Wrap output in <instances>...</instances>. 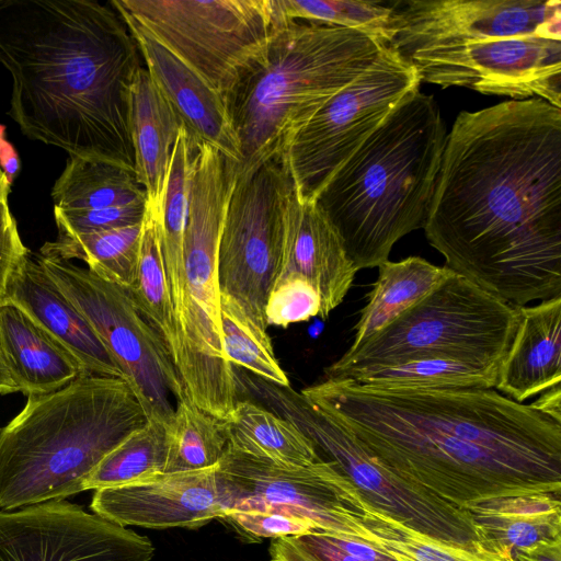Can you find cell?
Instances as JSON below:
<instances>
[{"label": "cell", "instance_id": "52a82bcc", "mask_svg": "<svg viewBox=\"0 0 561 561\" xmlns=\"http://www.w3.org/2000/svg\"><path fill=\"white\" fill-rule=\"evenodd\" d=\"M382 46L360 31L286 21L225 96L241 153L234 178L279 159L291 137L368 69Z\"/></svg>", "mask_w": 561, "mask_h": 561}, {"label": "cell", "instance_id": "44dd1931", "mask_svg": "<svg viewBox=\"0 0 561 561\" xmlns=\"http://www.w3.org/2000/svg\"><path fill=\"white\" fill-rule=\"evenodd\" d=\"M494 389L524 403L561 385V296L522 306Z\"/></svg>", "mask_w": 561, "mask_h": 561}, {"label": "cell", "instance_id": "4fadbf2b", "mask_svg": "<svg viewBox=\"0 0 561 561\" xmlns=\"http://www.w3.org/2000/svg\"><path fill=\"white\" fill-rule=\"evenodd\" d=\"M244 385L268 409L293 422L381 513L422 534L455 542L476 540L466 508L442 500L392 473L369 456L356 439L290 387H278L256 376Z\"/></svg>", "mask_w": 561, "mask_h": 561}, {"label": "cell", "instance_id": "836d02e7", "mask_svg": "<svg viewBox=\"0 0 561 561\" xmlns=\"http://www.w3.org/2000/svg\"><path fill=\"white\" fill-rule=\"evenodd\" d=\"M168 451L167 426L148 420L100 462L88 479L85 491L123 485L164 473Z\"/></svg>", "mask_w": 561, "mask_h": 561}, {"label": "cell", "instance_id": "8fae6325", "mask_svg": "<svg viewBox=\"0 0 561 561\" xmlns=\"http://www.w3.org/2000/svg\"><path fill=\"white\" fill-rule=\"evenodd\" d=\"M34 257L96 333L147 419L167 426L185 396L184 386L165 344L129 290L71 261L39 253Z\"/></svg>", "mask_w": 561, "mask_h": 561}, {"label": "cell", "instance_id": "2e32d148", "mask_svg": "<svg viewBox=\"0 0 561 561\" xmlns=\"http://www.w3.org/2000/svg\"><path fill=\"white\" fill-rule=\"evenodd\" d=\"M151 540L65 500L0 510V561H150Z\"/></svg>", "mask_w": 561, "mask_h": 561}, {"label": "cell", "instance_id": "7dc6e473", "mask_svg": "<svg viewBox=\"0 0 561 561\" xmlns=\"http://www.w3.org/2000/svg\"><path fill=\"white\" fill-rule=\"evenodd\" d=\"M19 392V388L11 377L0 350V394Z\"/></svg>", "mask_w": 561, "mask_h": 561}, {"label": "cell", "instance_id": "277c9868", "mask_svg": "<svg viewBox=\"0 0 561 561\" xmlns=\"http://www.w3.org/2000/svg\"><path fill=\"white\" fill-rule=\"evenodd\" d=\"M386 46L421 82L561 108L559 0H407Z\"/></svg>", "mask_w": 561, "mask_h": 561}, {"label": "cell", "instance_id": "b9f144b4", "mask_svg": "<svg viewBox=\"0 0 561 561\" xmlns=\"http://www.w3.org/2000/svg\"><path fill=\"white\" fill-rule=\"evenodd\" d=\"M268 552L271 561H321L295 538L272 539Z\"/></svg>", "mask_w": 561, "mask_h": 561}, {"label": "cell", "instance_id": "74e56055", "mask_svg": "<svg viewBox=\"0 0 561 561\" xmlns=\"http://www.w3.org/2000/svg\"><path fill=\"white\" fill-rule=\"evenodd\" d=\"M220 519L252 541L263 538H298L321 531L308 519L270 510H229Z\"/></svg>", "mask_w": 561, "mask_h": 561}, {"label": "cell", "instance_id": "7402d4cb", "mask_svg": "<svg viewBox=\"0 0 561 561\" xmlns=\"http://www.w3.org/2000/svg\"><path fill=\"white\" fill-rule=\"evenodd\" d=\"M0 350L19 392L42 396L88 375L76 357L18 307L0 305Z\"/></svg>", "mask_w": 561, "mask_h": 561}, {"label": "cell", "instance_id": "ba28073f", "mask_svg": "<svg viewBox=\"0 0 561 561\" xmlns=\"http://www.w3.org/2000/svg\"><path fill=\"white\" fill-rule=\"evenodd\" d=\"M234 163L209 145L193 158L183 238L181 298L175 309L176 370L185 394L203 411L227 421L239 400L227 359L220 318L217 253Z\"/></svg>", "mask_w": 561, "mask_h": 561}, {"label": "cell", "instance_id": "d4e9b609", "mask_svg": "<svg viewBox=\"0 0 561 561\" xmlns=\"http://www.w3.org/2000/svg\"><path fill=\"white\" fill-rule=\"evenodd\" d=\"M377 267V279L367 294L347 351L359 347L454 273L421 256L396 262L387 260Z\"/></svg>", "mask_w": 561, "mask_h": 561}, {"label": "cell", "instance_id": "e0dca14e", "mask_svg": "<svg viewBox=\"0 0 561 561\" xmlns=\"http://www.w3.org/2000/svg\"><path fill=\"white\" fill-rule=\"evenodd\" d=\"M92 512L121 526L199 528L227 511L218 466L94 490Z\"/></svg>", "mask_w": 561, "mask_h": 561}, {"label": "cell", "instance_id": "5b68a950", "mask_svg": "<svg viewBox=\"0 0 561 561\" xmlns=\"http://www.w3.org/2000/svg\"><path fill=\"white\" fill-rule=\"evenodd\" d=\"M447 134L435 99L416 90L316 197L357 271L389 260L397 241L424 228Z\"/></svg>", "mask_w": 561, "mask_h": 561}, {"label": "cell", "instance_id": "d6a6232c", "mask_svg": "<svg viewBox=\"0 0 561 561\" xmlns=\"http://www.w3.org/2000/svg\"><path fill=\"white\" fill-rule=\"evenodd\" d=\"M167 435L164 473L214 468L228 449L224 421L199 409L186 394L175 404Z\"/></svg>", "mask_w": 561, "mask_h": 561}, {"label": "cell", "instance_id": "d590c367", "mask_svg": "<svg viewBox=\"0 0 561 561\" xmlns=\"http://www.w3.org/2000/svg\"><path fill=\"white\" fill-rule=\"evenodd\" d=\"M286 20H304L364 32L381 45L392 33L393 5L364 0H277Z\"/></svg>", "mask_w": 561, "mask_h": 561}, {"label": "cell", "instance_id": "f546056e", "mask_svg": "<svg viewBox=\"0 0 561 561\" xmlns=\"http://www.w3.org/2000/svg\"><path fill=\"white\" fill-rule=\"evenodd\" d=\"M159 210L147 203L142 220L138 270L136 279L128 290L142 316L162 339L175 365L180 343L161 252Z\"/></svg>", "mask_w": 561, "mask_h": 561}, {"label": "cell", "instance_id": "83f0119b", "mask_svg": "<svg viewBox=\"0 0 561 561\" xmlns=\"http://www.w3.org/2000/svg\"><path fill=\"white\" fill-rule=\"evenodd\" d=\"M54 209L85 211L147 198L134 172L104 161L69 156L51 188Z\"/></svg>", "mask_w": 561, "mask_h": 561}, {"label": "cell", "instance_id": "603a6c76", "mask_svg": "<svg viewBox=\"0 0 561 561\" xmlns=\"http://www.w3.org/2000/svg\"><path fill=\"white\" fill-rule=\"evenodd\" d=\"M182 129L176 115L141 67L131 90L130 135L135 175L147 203L161 208L171 154Z\"/></svg>", "mask_w": 561, "mask_h": 561}, {"label": "cell", "instance_id": "ab89813d", "mask_svg": "<svg viewBox=\"0 0 561 561\" xmlns=\"http://www.w3.org/2000/svg\"><path fill=\"white\" fill-rule=\"evenodd\" d=\"M10 192L0 195V305L15 266L31 253L23 244L18 225L9 207Z\"/></svg>", "mask_w": 561, "mask_h": 561}, {"label": "cell", "instance_id": "f35d334b", "mask_svg": "<svg viewBox=\"0 0 561 561\" xmlns=\"http://www.w3.org/2000/svg\"><path fill=\"white\" fill-rule=\"evenodd\" d=\"M146 208L147 198H142L124 205L85 211L54 209V217L58 237H75L141 224Z\"/></svg>", "mask_w": 561, "mask_h": 561}, {"label": "cell", "instance_id": "8d00e7d4", "mask_svg": "<svg viewBox=\"0 0 561 561\" xmlns=\"http://www.w3.org/2000/svg\"><path fill=\"white\" fill-rule=\"evenodd\" d=\"M320 310L321 298L311 282L290 274L274 282L264 312L267 327L287 328L319 316Z\"/></svg>", "mask_w": 561, "mask_h": 561}, {"label": "cell", "instance_id": "681fc988", "mask_svg": "<svg viewBox=\"0 0 561 561\" xmlns=\"http://www.w3.org/2000/svg\"><path fill=\"white\" fill-rule=\"evenodd\" d=\"M3 175H5V174H4V173L2 172V170L0 169V179H1Z\"/></svg>", "mask_w": 561, "mask_h": 561}, {"label": "cell", "instance_id": "bcb514c9", "mask_svg": "<svg viewBox=\"0 0 561 561\" xmlns=\"http://www.w3.org/2000/svg\"><path fill=\"white\" fill-rule=\"evenodd\" d=\"M533 403L540 411L561 421V385L542 392Z\"/></svg>", "mask_w": 561, "mask_h": 561}, {"label": "cell", "instance_id": "8992f818", "mask_svg": "<svg viewBox=\"0 0 561 561\" xmlns=\"http://www.w3.org/2000/svg\"><path fill=\"white\" fill-rule=\"evenodd\" d=\"M148 421L121 378L82 375L42 396L0 430V510L85 491L100 462Z\"/></svg>", "mask_w": 561, "mask_h": 561}, {"label": "cell", "instance_id": "f6af8a7d", "mask_svg": "<svg viewBox=\"0 0 561 561\" xmlns=\"http://www.w3.org/2000/svg\"><path fill=\"white\" fill-rule=\"evenodd\" d=\"M0 169L10 183L20 169L19 156L13 146L7 140L2 125H0Z\"/></svg>", "mask_w": 561, "mask_h": 561}, {"label": "cell", "instance_id": "6da1fadb", "mask_svg": "<svg viewBox=\"0 0 561 561\" xmlns=\"http://www.w3.org/2000/svg\"><path fill=\"white\" fill-rule=\"evenodd\" d=\"M423 229L447 268L507 304L561 296V108L460 112Z\"/></svg>", "mask_w": 561, "mask_h": 561}, {"label": "cell", "instance_id": "7bdbcfd3", "mask_svg": "<svg viewBox=\"0 0 561 561\" xmlns=\"http://www.w3.org/2000/svg\"><path fill=\"white\" fill-rule=\"evenodd\" d=\"M330 541L362 561H393L374 546L347 537L325 533Z\"/></svg>", "mask_w": 561, "mask_h": 561}, {"label": "cell", "instance_id": "d6986e66", "mask_svg": "<svg viewBox=\"0 0 561 561\" xmlns=\"http://www.w3.org/2000/svg\"><path fill=\"white\" fill-rule=\"evenodd\" d=\"M356 273L337 231L321 208L314 201L298 199L293 188L275 280L290 274L310 280L320 295L319 317L324 320L343 302Z\"/></svg>", "mask_w": 561, "mask_h": 561}, {"label": "cell", "instance_id": "e575fe53", "mask_svg": "<svg viewBox=\"0 0 561 561\" xmlns=\"http://www.w3.org/2000/svg\"><path fill=\"white\" fill-rule=\"evenodd\" d=\"M224 348L229 363L278 387H290L267 334L233 298L220 294Z\"/></svg>", "mask_w": 561, "mask_h": 561}, {"label": "cell", "instance_id": "ac0fdd59", "mask_svg": "<svg viewBox=\"0 0 561 561\" xmlns=\"http://www.w3.org/2000/svg\"><path fill=\"white\" fill-rule=\"evenodd\" d=\"M119 16L133 36L151 80L192 144L195 147L211 146L237 167L241 158L240 146L225 98L141 25L130 18Z\"/></svg>", "mask_w": 561, "mask_h": 561}, {"label": "cell", "instance_id": "60d3db41", "mask_svg": "<svg viewBox=\"0 0 561 561\" xmlns=\"http://www.w3.org/2000/svg\"><path fill=\"white\" fill-rule=\"evenodd\" d=\"M295 539L321 561H362L333 545L324 531L311 533Z\"/></svg>", "mask_w": 561, "mask_h": 561}, {"label": "cell", "instance_id": "3957f363", "mask_svg": "<svg viewBox=\"0 0 561 561\" xmlns=\"http://www.w3.org/2000/svg\"><path fill=\"white\" fill-rule=\"evenodd\" d=\"M140 61L110 3L0 0L8 115L32 140L135 173L130 103Z\"/></svg>", "mask_w": 561, "mask_h": 561}, {"label": "cell", "instance_id": "4316f807", "mask_svg": "<svg viewBox=\"0 0 561 561\" xmlns=\"http://www.w3.org/2000/svg\"><path fill=\"white\" fill-rule=\"evenodd\" d=\"M363 512L364 524L374 537L373 546L393 561H516L508 547L483 539H438L381 513L365 500Z\"/></svg>", "mask_w": 561, "mask_h": 561}, {"label": "cell", "instance_id": "c3c4849f", "mask_svg": "<svg viewBox=\"0 0 561 561\" xmlns=\"http://www.w3.org/2000/svg\"><path fill=\"white\" fill-rule=\"evenodd\" d=\"M10 182L5 175L0 179V195L10 192Z\"/></svg>", "mask_w": 561, "mask_h": 561}, {"label": "cell", "instance_id": "4dcf8cb0", "mask_svg": "<svg viewBox=\"0 0 561 561\" xmlns=\"http://www.w3.org/2000/svg\"><path fill=\"white\" fill-rule=\"evenodd\" d=\"M497 370L443 358H422L396 365L353 369L332 379H351L374 388H494Z\"/></svg>", "mask_w": 561, "mask_h": 561}, {"label": "cell", "instance_id": "cb8c5ba5", "mask_svg": "<svg viewBox=\"0 0 561 561\" xmlns=\"http://www.w3.org/2000/svg\"><path fill=\"white\" fill-rule=\"evenodd\" d=\"M477 539L491 540L513 552L561 538L559 494L530 493L469 503Z\"/></svg>", "mask_w": 561, "mask_h": 561}, {"label": "cell", "instance_id": "9c48e42d", "mask_svg": "<svg viewBox=\"0 0 561 561\" xmlns=\"http://www.w3.org/2000/svg\"><path fill=\"white\" fill-rule=\"evenodd\" d=\"M518 321L517 306L453 273L359 347L325 367L324 378L422 358L451 359L499 371Z\"/></svg>", "mask_w": 561, "mask_h": 561}, {"label": "cell", "instance_id": "ffe728a7", "mask_svg": "<svg viewBox=\"0 0 561 561\" xmlns=\"http://www.w3.org/2000/svg\"><path fill=\"white\" fill-rule=\"evenodd\" d=\"M66 347L88 375L124 379L123 373L82 314L60 293L30 253L14 268L4 301Z\"/></svg>", "mask_w": 561, "mask_h": 561}, {"label": "cell", "instance_id": "30bf717a", "mask_svg": "<svg viewBox=\"0 0 561 561\" xmlns=\"http://www.w3.org/2000/svg\"><path fill=\"white\" fill-rule=\"evenodd\" d=\"M224 98L288 20L277 0H111Z\"/></svg>", "mask_w": 561, "mask_h": 561}, {"label": "cell", "instance_id": "f1b7e54d", "mask_svg": "<svg viewBox=\"0 0 561 561\" xmlns=\"http://www.w3.org/2000/svg\"><path fill=\"white\" fill-rule=\"evenodd\" d=\"M142 222L111 230L57 237L39 249V254L71 261L78 259L104 280L129 289L139 263Z\"/></svg>", "mask_w": 561, "mask_h": 561}, {"label": "cell", "instance_id": "7c38bea8", "mask_svg": "<svg viewBox=\"0 0 561 561\" xmlns=\"http://www.w3.org/2000/svg\"><path fill=\"white\" fill-rule=\"evenodd\" d=\"M416 70L389 46L291 137L279 160L298 199L313 202L336 170L411 93Z\"/></svg>", "mask_w": 561, "mask_h": 561}, {"label": "cell", "instance_id": "1f68e13d", "mask_svg": "<svg viewBox=\"0 0 561 561\" xmlns=\"http://www.w3.org/2000/svg\"><path fill=\"white\" fill-rule=\"evenodd\" d=\"M196 149L182 127L171 154L167 186L158 215L161 252L174 313L181 298L183 238Z\"/></svg>", "mask_w": 561, "mask_h": 561}, {"label": "cell", "instance_id": "5bb4252c", "mask_svg": "<svg viewBox=\"0 0 561 561\" xmlns=\"http://www.w3.org/2000/svg\"><path fill=\"white\" fill-rule=\"evenodd\" d=\"M293 188L279 159L234 178L218 243L220 294L238 301L265 330L264 310L278 271Z\"/></svg>", "mask_w": 561, "mask_h": 561}, {"label": "cell", "instance_id": "ee69618b", "mask_svg": "<svg viewBox=\"0 0 561 561\" xmlns=\"http://www.w3.org/2000/svg\"><path fill=\"white\" fill-rule=\"evenodd\" d=\"M516 561H561V538L514 552Z\"/></svg>", "mask_w": 561, "mask_h": 561}, {"label": "cell", "instance_id": "484cf974", "mask_svg": "<svg viewBox=\"0 0 561 561\" xmlns=\"http://www.w3.org/2000/svg\"><path fill=\"white\" fill-rule=\"evenodd\" d=\"M228 449L284 466H308L322 457L289 420L250 400H238L224 421Z\"/></svg>", "mask_w": 561, "mask_h": 561}, {"label": "cell", "instance_id": "9a60e30c", "mask_svg": "<svg viewBox=\"0 0 561 561\" xmlns=\"http://www.w3.org/2000/svg\"><path fill=\"white\" fill-rule=\"evenodd\" d=\"M218 474L227 511L283 512L312 522L321 531L373 546L363 520L364 499L333 461L284 466L227 449Z\"/></svg>", "mask_w": 561, "mask_h": 561}, {"label": "cell", "instance_id": "7a4b0ae2", "mask_svg": "<svg viewBox=\"0 0 561 561\" xmlns=\"http://www.w3.org/2000/svg\"><path fill=\"white\" fill-rule=\"evenodd\" d=\"M300 394L378 463L458 507L561 491V421L494 388H374L327 379Z\"/></svg>", "mask_w": 561, "mask_h": 561}]
</instances>
